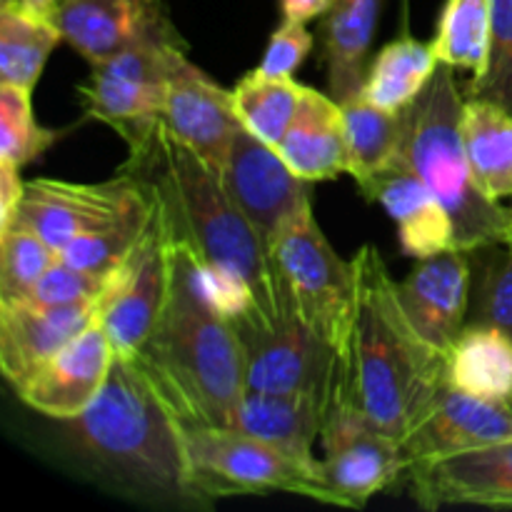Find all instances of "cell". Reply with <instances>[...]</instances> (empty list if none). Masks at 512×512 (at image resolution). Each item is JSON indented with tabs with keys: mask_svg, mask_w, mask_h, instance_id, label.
<instances>
[{
	"mask_svg": "<svg viewBox=\"0 0 512 512\" xmlns=\"http://www.w3.org/2000/svg\"><path fill=\"white\" fill-rule=\"evenodd\" d=\"M118 173L143 183L175 240L198 260L205 285L235 330L295 313L270 245L225 190L220 175L163 123L128 148Z\"/></svg>",
	"mask_w": 512,
	"mask_h": 512,
	"instance_id": "obj_1",
	"label": "cell"
},
{
	"mask_svg": "<svg viewBox=\"0 0 512 512\" xmlns=\"http://www.w3.org/2000/svg\"><path fill=\"white\" fill-rule=\"evenodd\" d=\"M355 315L340 353L333 403L348 405L403 443L448 380V358L413 330L378 248L355 253Z\"/></svg>",
	"mask_w": 512,
	"mask_h": 512,
	"instance_id": "obj_2",
	"label": "cell"
},
{
	"mask_svg": "<svg viewBox=\"0 0 512 512\" xmlns=\"http://www.w3.org/2000/svg\"><path fill=\"white\" fill-rule=\"evenodd\" d=\"M130 360L148 375L180 425H228L245 393L243 343L215 305L198 260L175 238L168 300Z\"/></svg>",
	"mask_w": 512,
	"mask_h": 512,
	"instance_id": "obj_3",
	"label": "cell"
},
{
	"mask_svg": "<svg viewBox=\"0 0 512 512\" xmlns=\"http://www.w3.org/2000/svg\"><path fill=\"white\" fill-rule=\"evenodd\" d=\"M63 425L83 458L128 488L195 503L183 428L135 360L115 355L98 398Z\"/></svg>",
	"mask_w": 512,
	"mask_h": 512,
	"instance_id": "obj_4",
	"label": "cell"
},
{
	"mask_svg": "<svg viewBox=\"0 0 512 512\" xmlns=\"http://www.w3.org/2000/svg\"><path fill=\"white\" fill-rule=\"evenodd\" d=\"M463 105L465 98L455 83L453 68L440 63L428 88L403 110L400 153L448 210L455 248L475 253L503 243L512 210L490 200L475 185L460 130Z\"/></svg>",
	"mask_w": 512,
	"mask_h": 512,
	"instance_id": "obj_5",
	"label": "cell"
},
{
	"mask_svg": "<svg viewBox=\"0 0 512 512\" xmlns=\"http://www.w3.org/2000/svg\"><path fill=\"white\" fill-rule=\"evenodd\" d=\"M195 503L235 495L290 493L330 505L323 465L303 463L228 425H180Z\"/></svg>",
	"mask_w": 512,
	"mask_h": 512,
	"instance_id": "obj_6",
	"label": "cell"
},
{
	"mask_svg": "<svg viewBox=\"0 0 512 512\" xmlns=\"http://www.w3.org/2000/svg\"><path fill=\"white\" fill-rule=\"evenodd\" d=\"M295 315L343 353L355 315V265L343 260L305 203L270 245Z\"/></svg>",
	"mask_w": 512,
	"mask_h": 512,
	"instance_id": "obj_7",
	"label": "cell"
},
{
	"mask_svg": "<svg viewBox=\"0 0 512 512\" xmlns=\"http://www.w3.org/2000/svg\"><path fill=\"white\" fill-rule=\"evenodd\" d=\"M188 45L145 43L93 65L78 88L88 118L110 125L128 148L145 143L163 123L165 90Z\"/></svg>",
	"mask_w": 512,
	"mask_h": 512,
	"instance_id": "obj_8",
	"label": "cell"
},
{
	"mask_svg": "<svg viewBox=\"0 0 512 512\" xmlns=\"http://www.w3.org/2000/svg\"><path fill=\"white\" fill-rule=\"evenodd\" d=\"M150 208H153L150 190L123 173L105 183L35 178L25 183L13 223L33 230L60 255L80 235H88Z\"/></svg>",
	"mask_w": 512,
	"mask_h": 512,
	"instance_id": "obj_9",
	"label": "cell"
},
{
	"mask_svg": "<svg viewBox=\"0 0 512 512\" xmlns=\"http://www.w3.org/2000/svg\"><path fill=\"white\" fill-rule=\"evenodd\" d=\"M155 200V198H153ZM173 278V233L155 203L153 218L135 248L110 275L98 300V320L108 333L113 353L135 358L158 323Z\"/></svg>",
	"mask_w": 512,
	"mask_h": 512,
	"instance_id": "obj_10",
	"label": "cell"
},
{
	"mask_svg": "<svg viewBox=\"0 0 512 512\" xmlns=\"http://www.w3.org/2000/svg\"><path fill=\"white\" fill-rule=\"evenodd\" d=\"M245 353V390L303 393L333 403L340 353L295 313L235 330Z\"/></svg>",
	"mask_w": 512,
	"mask_h": 512,
	"instance_id": "obj_11",
	"label": "cell"
},
{
	"mask_svg": "<svg viewBox=\"0 0 512 512\" xmlns=\"http://www.w3.org/2000/svg\"><path fill=\"white\" fill-rule=\"evenodd\" d=\"M323 478L330 505L363 508L373 495L408 473L398 440L380 433L368 418L348 405L330 403L323 433Z\"/></svg>",
	"mask_w": 512,
	"mask_h": 512,
	"instance_id": "obj_12",
	"label": "cell"
},
{
	"mask_svg": "<svg viewBox=\"0 0 512 512\" xmlns=\"http://www.w3.org/2000/svg\"><path fill=\"white\" fill-rule=\"evenodd\" d=\"M220 180L268 245L305 203H313L308 180L285 163L278 148L245 128L235 133Z\"/></svg>",
	"mask_w": 512,
	"mask_h": 512,
	"instance_id": "obj_13",
	"label": "cell"
},
{
	"mask_svg": "<svg viewBox=\"0 0 512 512\" xmlns=\"http://www.w3.org/2000/svg\"><path fill=\"white\" fill-rule=\"evenodd\" d=\"M55 23L65 43L90 65L105 63L135 45H185L163 0H65Z\"/></svg>",
	"mask_w": 512,
	"mask_h": 512,
	"instance_id": "obj_14",
	"label": "cell"
},
{
	"mask_svg": "<svg viewBox=\"0 0 512 512\" xmlns=\"http://www.w3.org/2000/svg\"><path fill=\"white\" fill-rule=\"evenodd\" d=\"M113 345L95 318L63 350L40 363L15 393L35 413L53 420H73L90 408L108 380L113 365Z\"/></svg>",
	"mask_w": 512,
	"mask_h": 512,
	"instance_id": "obj_15",
	"label": "cell"
},
{
	"mask_svg": "<svg viewBox=\"0 0 512 512\" xmlns=\"http://www.w3.org/2000/svg\"><path fill=\"white\" fill-rule=\"evenodd\" d=\"M470 295L473 260L458 248L418 260L408 278L398 283V300L413 330L445 358L468 323Z\"/></svg>",
	"mask_w": 512,
	"mask_h": 512,
	"instance_id": "obj_16",
	"label": "cell"
},
{
	"mask_svg": "<svg viewBox=\"0 0 512 512\" xmlns=\"http://www.w3.org/2000/svg\"><path fill=\"white\" fill-rule=\"evenodd\" d=\"M163 125L220 175L235 133L243 128L233 90H225L188 55L178 60L168 78Z\"/></svg>",
	"mask_w": 512,
	"mask_h": 512,
	"instance_id": "obj_17",
	"label": "cell"
},
{
	"mask_svg": "<svg viewBox=\"0 0 512 512\" xmlns=\"http://www.w3.org/2000/svg\"><path fill=\"white\" fill-rule=\"evenodd\" d=\"M503 440H512V405L463 393L445 380L400 448L410 468L420 460L443 458Z\"/></svg>",
	"mask_w": 512,
	"mask_h": 512,
	"instance_id": "obj_18",
	"label": "cell"
},
{
	"mask_svg": "<svg viewBox=\"0 0 512 512\" xmlns=\"http://www.w3.org/2000/svg\"><path fill=\"white\" fill-rule=\"evenodd\" d=\"M410 488L425 510L443 505L512 508V440L413 463Z\"/></svg>",
	"mask_w": 512,
	"mask_h": 512,
	"instance_id": "obj_19",
	"label": "cell"
},
{
	"mask_svg": "<svg viewBox=\"0 0 512 512\" xmlns=\"http://www.w3.org/2000/svg\"><path fill=\"white\" fill-rule=\"evenodd\" d=\"M360 195L380 203L398 225L400 248L415 260L430 258L455 248L453 220L425 180L415 173L403 153L388 165L358 183Z\"/></svg>",
	"mask_w": 512,
	"mask_h": 512,
	"instance_id": "obj_20",
	"label": "cell"
},
{
	"mask_svg": "<svg viewBox=\"0 0 512 512\" xmlns=\"http://www.w3.org/2000/svg\"><path fill=\"white\" fill-rule=\"evenodd\" d=\"M98 318V303L0 305V370L18 385Z\"/></svg>",
	"mask_w": 512,
	"mask_h": 512,
	"instance_id": "obj_21",
	"label": "cell"
},
{
	"mask_svg": "<svg viewBox=\"0 0 512 512\" xmlns=\"http://www.w3.org/2000/svg\"><path fill=\"white\" fill-rule=\"evenodd\" d=\"M278 153L308 183L335 180L338 175L350 173L343 105L333 95L303 85L298 113L280 140Z\"/></svg>",
	"mask_w": 512,
	"mask_h": 512,
	"instance_id": "obj_22",
	"label": "cell"
},
{
	"mask_svg": "<svg viewBox=\"0 0 512 512\" xmlns=\"http://www.w3.org/2000/svg\"><path fill=\"white\" fill-rule=\"evenodd\" d=\"M328 408L313 395L245 390L230 413L228 428L253 435L290 458L315 463L313 443L323 433Z\"/></svg>",
	"mask_w": 512,
	"mask_h": 512,
	"instance_id": "obj_23",
	"label": "cell"
},
{
	"mask_svg": "<svg viewBox=\"0 0 512 512\" xmlns=\"http://www.w3.org/2000/svg\"><path fill=\"white\" fill-rule=\"evenodd\" d=\"M380 0H333L323 15V63L330 93L338 103L365 88V58L370 53Z\"/></svg>",
	"mask_w": 512,
	"mask_h": 512,
	"instance_id": "obj_24",
	"label": "cell"
},
{
	"mask_svg": "<svg viewBox=\"0 0 512 512\" xmlns=\"http://www.w3.org/2000/svg\"><path fill=\"white\" fill-rule=\"evenodd\" d=\"M465 153L475 185L490 200L512 198V113L493 100L470 95L463 105Z\"/></svg>",
	"mask_w": 512,
	"mask_h": 512,
	"instance_id": "obj_25",
	"label": "cell"
},
{
	"mask_svg": "<svg viewBox=\"0 0 512 512\" xmlns=\"http://www.w3.org/2000/svg\"><path fill=\"white\" fill-rule=\"evenodd\" d=\"M448 380L485 400L512 403V338L488 323H465L448 355Z\"/></svg>",
	"mask_w": 512,
	"mask_h": 512,
	"instance_id": "obj_26",
	"label": "cell"
},
{
	"mask_svg": "<svg viewBox=\"0 0 512 512\" xmlns=\"http://www.w3.org/2000/svg\"><path fill=\"white\" fill-rule=\"evenodd\" d=\"M63 40L58 23L25 8L20 0L0 5V83L35 88L55 45Z\"/></svg>",
	"mask_w": 512,
	"mask_h": 512,
	"instance_id": "obj_27",
	"label": "cell"
},
{
	"mask_svg": "<svg viewBox=\"0 0 512 512\" xmlns=\"http://www.w3.org/2000/svg\"><path fill=\"white\" fill-rule=\"evenodd\" d=\"M440 60L433 43H423L410 35L393 40L375 55L365 75V98L385 110L400 113L418 100L438 70Z\"/></svg>",
	"mask_w": 512,
	"mask_h": 512,
	"instance_id": "obj_28",
	"label": "cell"
},
{
	"mask_svg": "<svg viewBox=\"0 0 512 512\" xmlns=\"http://www.w3.org/2000/svg\"><path fill=\"white\" fill-rule=\"evenodd\" d=\"M345 130H348V150H350V173L355 183H363L378 170L388 168L400 155L403 145V110L393 113L373 100L365 98V93L345 100Z\"/></svg>",
	"mask_w": 512,
	"mask_h": 512,
	"instance_id": "obj_29",
	"label": "cell"
},
{
	"mask_svg": "<svg viewBox=\"0 0 512 512\" xmlns=\"http://www.w3.org/2000/svg\"><path fill=\"white\" fill-rule=\"evenodd\" d=\"M303 85L293 78H268L258 68L250 70L233 88L235 110L245 130L278 148L298 113Z\"/></svg>",
	"mask_w": 512,
	"mask_h": 512,
	"instance_id": "obj_30",
	"label": "cell"
},
{
	"mask_svg": "<svg viewBox=\"0 0 512 512\" xmlns=\"http://www.w3.org/2000/svg\"><path fill=\"white\" fill-rule=\"evenodd\" d=\"M493 0H448L440 13L433 50L440 63L465 68L473 78L488 65Z\"/></svg>",
	"mask_w": 512,
	"mask_h": 512,
	"instance_id": "obj_31",
	"label": "cell"
},
{
	"mask_svg": "<svg viewBox=\"0 0 512 512\" xmlns=\"http://www.w3.org/2000/svg\"><path fill=\"white\" fill-rule=\"evenodd\" d=\"M58 258L40 235L13 223L0 230V305L25 303Z\"/></svg>",
	"mask_w": 512,
	"mask_h": 512,
	"instance_id": "obj_32",
	"label": "cell"
},
{
	"mask_svg": "<svg viewBox=\"0 0 512 512\" xmlns=\"http://www.w3.org/2000/svg\"><path fill=\"white\" fill-rule=\"evenodd\" d=\"M55 140L58 133L35 120L33 90L0 83V160L23 168L40 158Z\"/></svg>",
	"mask_w": 512,
	"mask_h": 512,
	"instance_id": "obj_33",
	"label": "cell"
},
{
	"mask_svg": "<svg viewBox=\"0 0 512 512\" xmlns=\"http://www.w3.org/2000/svg\"><path fill=\"white\" fill-rule=\"evenodd\" d=\"M478 280L473 285L468 323H488L512 338V250L505 243L475 250Z\"/></svg>",
	"mask_w": 512,
	"mask_h": 512,
	"instance_id": "obj_34",
	"label": "cell"
},
{
	"mask_svg": "<svg viewBox=\"0 0 512 512\" xmlns=\"http://www.w3.org/2000/svg\"><path fill=\"white\" fill-rule=\"evenodd\" d=\"M153 208L145 210V213L130 215V218L118 220L113 225H105V228L93 230L88 235H80L75 238L68 248L60 253V258H65L68 263L78 265V268L90 270V273L110 275L123 265V260L128 258L130 250L135 248V243L140 240L143 230L148 228L150 218H153Z\"/></svg>",
	"mask_w": 512,
	"mask_h": 512,
	"instance_id": "obj_35",
	"label": "cell"
},
{
	"mask_svg": "<svg viewBox=\"0 0 512 512\" xmlns=\"http://www.w3.org/2000/svg\"><path fill=\"white\" fill-rule=\"evenodd\" d=\"M470 95L493 100L512 113V0H493L488 65L470 83Z\"/></svg>",
	"mask_w": 512,
	"mask_h": 512,
	"instance_id": "obj_36",
	"label": "cell"
},
{
	"mask_svg": "<svg viewBox=\"0 0 512 512\" xmlns=\"http://www.w3.org/2000/svg\"><path fill=\"white\" fill-rule=\"evenodd\" d=\"M113 275V273H110ZM110 275L90 273L65 258H55L30 293V303L38 305H68V303H98L108 288Z\"/></svg>",
	"mask_w": 512,
	"mask_h": 512,
	"instance_id": "obj_37",
	"label": "cell"
},
{
	"mask_svg": "<svg viewBox=\"0 0 512 512\" xmlns=\"http://www.w3.org/2000/svg\"><path fill=\"white\" fill-rule=\"evenodd\" d=\"M310 50H313V35L308 33V28L303 23L283 20V25L270 35V43L265 48L258 70L268 78H293V73L308 58Z\"/></svg>",
	"mask_w": 512,
	"mask_h": 512,
	"instance_id": "obj_38",
	"label": "cell"
},
{
	"mask_svg": "<svg viewBox=\"0 0 512 512\" xmlns=\"http://www.w3.org/2000/svg\"><path fill=\"white\" fill-rule=\"evenodd\" d=\"M25 180L20 178V168L10 160H0V230L8 228L18 213L23 198Z\"/></svg>",
	"mask_w": 512,
	"mask_h": 512,
	"instance_id": "obj_39",
	"label": "cell"
},
{
	"mask_svg": "<svg viewBox=\"0 0 512 512\" xmlns=\"http://www.w3.org/2000/svg\"><path fill=\"white\" fill-rule=\"evenodd\" d=\"M333 0H280V13L288 23H310L315 18H323L330 10Z\"/></svg>",
	"mask_w": 512,
	"mask_h": 512,
	"instance_id": "obj_40",
	"label": "cell"
},
{
	"mask_svg": "<svg viewBox=\"0 0 512 512\" xmlns=\"http://www.w3.org/2000/svg\"><path fill=\"white\" fill-rule=\"evenodd\" d=\"M20 3H23L25 8L35 10L38 15H43V18L55 20V15H58L60 5H63L65 0H20Z\"/></svg>",
	"mask_w": 512,
	"mask_h": 512,
	"instance_id": "obj_41",
	"label": "cell"
},
{
	"mask_svg": "<svg viewBox=\"0 0 512 512\" xmlns=\"http://www.w3.org/2000/svg\"><path fill=\"white\" fill-rule=\"evenodd\" d=\"M505 245H508V248L512 250V220H510V225H508V233H505V240H503Z\"/></svg>",
	"mask_w": 512,
	"mask_h": 512,
	"instance_id": "obj_42",
	"label": "cell"
},
{
	"mask_svg": "<svg viewBox=\"0 0 512 512\" xmlns=\"http://www.w3.org/2000/svg\"><path fill=\"white\" fill-rule=\"evenodd\" d=\"M510 405H512V403H510Z\"/></svg>",
	"mask_w": 512,
	"mask_h": 512,
	"instance_id": "obj_43",
	"label": "cell"
}]
</instances>
